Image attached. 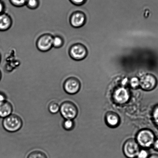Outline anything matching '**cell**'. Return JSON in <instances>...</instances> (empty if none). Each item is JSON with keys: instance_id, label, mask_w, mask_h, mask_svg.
Here are the masks:
<instances>
[{"instance_id": "cell-1", "label": "cell", "mask_w": 158, "mask_h": 158, "mask_svg": "<svg viewBox=\"0 0 158 158\" xmlns=\"http://www.w3.org/2000/svg\"><path fill=\"white\" fill-rule=\"evenodd\" d=\"M3 128L9 132L14 133L21 129L23 122L21 118L17 114H11L3 118L2 122Z\"/></svg>"}, {"instance_id": "cell-2", "label": "cell", "mask_w": 158, "mask_h": 158, "mask_svg": "<svg viewBox=\"0 0 158 158\" xmlns=\"http://www.w3.org/2000/svg\"><path fill=\"white\" fill-rule=\"evenodd\" d=\"M60 111L62 117L65 119L73 120L78 114V109L76 105L69 101H66L61 104Z\"/></svg>"}, {"instance_id": "cell-3", "label": "cell", "mask_w": 158, "mask_h": 158, "mask_svg": "<svg viewBox=\"0 0 158 158\" xmlns=\"http://www.w3.org/2000/svg\"><path fill=\"white\" fill-rule=\"evenodd\" d=\"M136 140L139 145L143 148H148L154 143V135L150 130L143 129L138 133Z\"/></svg>"}, {"instance_id": "cell-4", "label": "cell", "mask_w": 158, "mask_h": 158, "mask_svg": "<svg viewBox=\"0 0 158 158\" xmlns=\"http://www.w3.org/2000/svg\"><path fill=\"white\" fill-rule=\"evenodd\" d=\"M123 150L125 156L128 158L137 157L140 151L139 144L132 139H129L125 142Z\"/></svg>"}, {"instance_id": "cell-5", "label": "cell", "mask_w": 158, "mask_h": 158, "mask_svg": "<svg viewBox=\"0 0 158 158\" xmlns=\"http://www.w3.org/2000/svg\"><path fill=\"white\" fill-rule=\"evenodd\" d=\"M63 86L64 91L67 94H74L80 91L81 83L80 81L75 77H69L65 80Z\"/></svg>"}, {"instance_id": "cell-6", "label": "cell", "mask_w": 158, "mask_h": 158, "mask_svg": "<svg viewBox=\"0 0 158 158\" xmlns=\"http://www.w3.org/2000/svg\"><path fill=\"white\" fill-rule=\"evenodd\" d=\"M71 58L77 61L83 60L87 54L86 48L80 44H74L70 48L69 51Z\"/></svg>"}, {"instance_id": "cell-7", "label": "cell", "mask_w": 158, "mask_h": 158, "mask_svg": "<svg viewBox=\"0 0 158 158\" xmlns=\"http://www.w3.org/2000/svg\"><path fill=\"white\" fill-rule=\"evenodd\" d=\"M53 37L49 34H45L39 38L37 42V47L41 52L50 50L52 46Z\"/></svg>"}, {"instance_id": "cell-8", "label": "cell", "mask_w": 158, "mask_h": 158, "mask_svg": "<svg viewBox=\"0 0 158 158\" xmlns=\"http://www.w3.org/2000/svg\"><path fill=\"white\" fill-rule=\"evenodd\" d=\"M113 97L116 103L119 104H123L129 100L130 95L127 89L125 88L121 87L114 91Z\"/></svg>"}, {"instance_id": "cell-9", "label": "cell", "mask_w": 158, "mask_h": 158, "mask_svg": "<svg viewBox=\"0 0 158 158\" xmlns=\"http://www.w3.org/2000/svg\"><path fill=\"white\" fill-rule=\"evenodd\" d=\"M156 84L155 77L151 75H145L140 80V86L145 90L149 91L155 87Z\"/></svg>"}, {"instance_id": "cell-10", "label": "cell", "mask_w": 158, "mask_h": 158, "mask_svg": "<svg viewBox=\"0 0 158 158\" xmlns=\"http://www.w3.org/2000/svg\"><path fill=\"white\" fill-rule=\"evenodd\" d=\"M86 18L83 13L80 12H74L71 15L70 23L74 28L81 27L84 24Z\"/></svg>"}, {"instance_id": "cell-11", "label": "cell", "mask_w": 158, "mask_h": 158, "mask_svg": "<svg viewBox=\"0 0 158 158\" xmlns=\"http://www.w3.org/2000/svg\"><path fill=\"white\" fill-rule=\"evenodd\" d=\"M12 24V20L8 14L4 12L0 14V32L8 30Z\"/></svg>"}, {"instance_id": "cell-12", "label": "cell", "mask_w": 158, "mask_h": 158, "mask_svg": "<svg viewBox=\"0 0 158 158\" xmlns=\"http://www.w3.org/2000/svg\"><path fill=\"white\" fill-rule=\"evenodd\" d=\"M13 106L11 103L6 101L0 104V118H4L12 114Z\"/></svg>"}, {"instance_id": "cell-13", "label": "cell", "mask_w": 158, "mask_h": 158, "mask_svg": "<svg viewBox=\"0 0 158 158\" xmlns=\"http://www.w3.org/2000/svg\"><path fill=\"white\" fill-rule=\"evenodd\" d=\"M105 119L107 124L112 127H117L120 123L119 116L114 112L108 113L106 114Z\"/></svg>"}, {"instance_id": "cell-14", "label": "cell", "mask_w": 158, "mask_h": 158, "mask_svg": "<svg viewBox=\"0 0 158 158\" xmlns=\"http://www.w3.org/2000/svg\"><path fill=\"white\" fill-rule=\"evenodd\" d=\"M60 106L57 102L53 101L49 104L48 108L51 114H55L60 111Z\"/></svg>"}, {"instance_id": "cell-15", "label": "cell", "mask_w": 158, "mask_h": 158, "mask_svg": "<svg viewBox=\"0 0 158 158\" xmlns=\"http://www.w3.org/2000/svg\"><path fill=\"white\" fill-rule=\"evenodd\" d=\"M63 128L67 131H72L75 127V123L73 120L65 119L63 123Z\"/></svg>"}, {"instance_id": "cell-16", "label": "cell", "mask_w": 158, "mask_h": 158, "mask_svg": "<svg viewBox=\"0 0 158 158\" xmlns=\"http://www.w3.org/2000/svg\"><path fill=\"white\" fill-rule=\"evenodd\" d=\"M64 41L61 36L56 35L54 36L52 40V46L55 48H60L63 46Z\"/></svg>"}, {"instance_id": "cell-17", "label": "cell", "mask_w": 158, "mask_h": 158, "mask_svg": "<svg viewBox=\"0 0 158 158\" xmlns=\"http://www.w3.org/2000/svg\"><path fill=\"white\" fill-rule=\"evenodd\" d=\"M27 158H48L44 152L41 151H35L32 152L28 156Z\"/></svg>"}, {"instance_id": "cell-18", "label": "cell", "mask_w": 158, "mask_h": 158, "mask_svg": "<svg viewBox=\"0 0 158 158\" xmlns=\"http://www.w3.org/2000/svg\"><path fill=\"white\" fill-rule=\"evenodd\" d=\"M26 4L29 9H34L38 7L39 3L38 0H27Z\"/></svg>"}, {"instance_id": "cell-19", "label": "cell", "mask_w": 158, "mask_h": 158, "mask_svg": "<svg viewBox=\"0 0 158 158\" xmlns=\"http://www.w3.org/2000/svg\"><path fill=\"white\" fill-rule=\"evenodd\" d=\"M27 0H10L11 3L17 7H21L26 4Z\"/></svg>"}, {"instance_id": "cell-20", "label": "cell", "mask_w": 158, "mask_h": 158, "mask_svg": "<svg viewBox=\"0 0 158 158\" xmlns=\"http://www.w3.org/2000/svg\"><path fill=\"white\" fill-rule=\"evenodd\" d=\"M130 84H131V87L137 88L140 86V80L138 78L134 77L131 79V81H130Z\"/></svg>"}, {"instance_id": "cell-21", "label": "cell", "mask_w": 158, "mask_h": 158, "mask_svg": "<svg viewBox=\"0 0 158 158\" xmlns=\"http://www.w3.org/2000/svg\"><path fill=\"white\" fill-rule=\"evenodd\" d=\"M137 158H148V153L146 150L143 149L139 151Z\"/></svg>"}, {"instance_id": "cell-22", "label": "cell", "mask_w": 158, "mask_h": 158, "mask_svg": "<svg viewBox=\"0 0 158 158\" xmlns=\"http://www.w3.org/2000/svg\"><path fill=\"white\" fill-rule=\"evenodd\" d=\"M71 2L75 5L80 6L86 2V0H70Z\"/></svg>"}, {"instance_id": "cell-23", "label": "cell", "mask_w": 158, "mask_h": 158, "mask_svg": "<svg viewBox=\"0 0 158 158\" xmlns=\"http://www.w3.org/2000/svg\"><path fill=\"white\" fill-rule=\"evenodd\" d=\"M153 117H154L155 122L158 125V107L154 110L153 113Z\"/></svg>"}, {"instance_id": "cell-24", "label": "cell", "mask_w": 158, "mask_h": 158, "mask_svg": "<svg viewBox=\"0 0 158 158\" xmlns=\"http://www.w3.org/2000/svg\"><path fill=\"white\" fill-rule=\"evenodd\" d=\"M6 96L4 93L0 92V104L6 101Z\"/></svg>"}, {"instance_id": "cell-25", "label": "cell", "mask_w": 158, "mask_h": 158, "mask_svg": "<svg viewBox=\"0 0 158 158\" xmlns=\"http://www.w3.org/2000/svg\"><path fill=\"white\" fill-rule=\"evenodd\" d=\"M5 10V6L2 2L0 1V14L4 13Z\"/></svg>"}, {"instance_id": "cell-26", "label": "cell", "mask_w": 158, "mask_h": 158, "mask_svg": "<svg viewBox=\"0 0 158 158\" xmlns=\"http://www.w3.org/2000/svg\"><path fill=\"white\" fill-rule=\"evenodd\" d=\"M154 147L156 149L158 150V140H156V141L154 142Z\"/></svg>"}, {"instance_id": "cell-27", "label": "cell", "mask_w": 158, "mask_h": 158, "mask_svg": "<svg viewBox=\"0 0 158 158\" xmlns=\"http://www.w3.org/2000/svg\"><path fill=\"white\" fill-rule=\"evenodd\" d=\"M148 158H158V155H152L150 156Z\"/></svg>"}, {"instance_id": "cell-28", "label": "cell", "mask_w": 158, "mask_h": 158, "mask_svg": "<svg viewBox=\"0 0 158 158\" xmlns=\"http://www.w3.org/2000/svg\"><path fill=\"white\" fill-rule=\"evenodd\" d=\"M2 78V73L1 70H0V81H1Z\"/></svg>"}, {"instance_id": "cell-29", "label": "cell", "mask_w": 158, "mask_h": 158, "mask_svg": "<svg viewBox=\"0 0 158 158\" xmlns=\"http://www.w3.org/2000/svg\"><path fill=\"white\" fill-rule=\"evenodd\" d=\"M1 60H2L1 55V53H0V63H1Z\"/></svg>"}]
</instances>
